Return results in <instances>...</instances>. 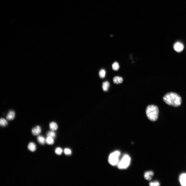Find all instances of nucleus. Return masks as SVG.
<instances>
[{"label":"nucleus","instance_id":"1","mask_svg":"<svg viewBox=\"0 0 186 186\" xmlns=\"http://www.w3.org/2000/svg\"><path fill=\"white\" fill-rule=\"evenodd\" d=\"M163 100L167 104L175 107L180 105L182 101L181 96L173 92L166 94L163 97Z\"/></svg>","mask_w":186,"mask_h":186},{"label":"nucleus","instance_id":"2","mask_svg":"<svg viewBox=\"0 0 186 186\" xmlns=\"http://www.w3.org/2000/svg\"><path fill=\"white\" fill-rule=\"evenodd\" d=\"M146 114L149 120L151 121H155L157 119L159 110L156 106L154 105H149L146 108Z\"/></svg>","mask_w":186,"mask_h":186},{"label":"nucleus","instance_id":"3","mask_svg":"<svg viewBox=\"0 0 186 186\" xmlns=\"http://www.w3.org/2000/svg\"><path fill=\"white\" fill-rule=\"evenodd\" d=\"M131 161V158L128 155H124L117 164L118 168L120 169H126L130 165Z\"/></svg>","mask_w":186,"mask_h":186},{"label":"nucleus","instance_id":"4","mask_svg":"<svg viewBox=\"0 0 186 186\" xmlns=\"http://www.w3.org/2000/svg\"><path fill=\"white\" fill-rule=\"evenodd\" d=\"M121 152L119 151H116L112 152L109 155L108 161L112 166L117 165L119 162V157L121 155Z\"/></svg>","mask_w":186,"mask_h":186},{"label":"nucleus","instance_id":"5","mask_svg":"<svg viewBox=\"0 0 186 186\" xmlns=\"http://www.w3.org/2000/svg\"><path fill=\"white\" fill-rule=\"evenodd\" d=\"M173 48L176 51L178 52H180L184 50V46L181 43L177 42L174 45Z\"/></svg>","mask_w":186,"mask_h":186},{"label":"nucleus","instance_id":"6","mask_svg":"<svg viewBox=\"0 0 186 186\" xmlns=\"http://www.w3.org/2000/svg\"><path fill=\"white\" fill-rule=\"evenodd\" d=\"M179 179L181 186H186V173H182L179 176Z\"/></svg>","mask_w":186,"mask_h":186},{"label":"nucleus","instance_id":"7","mask_svg":"<svg viewBox=\"0 0 186 186\" xmlns=\"http://www.w3.org/2000/svg\"><path fill=\"white\" fill-rule=\"evenodd\" d=\"M41 131L40 127L37 126L33 128L32 130V133L33 135L37 136L41 133Z\"/></svg>","mask_w":186,"mask_h":186},{"label":"nucleus","instance_id":"8","mask_svg":"<svg viewBox=\"0 0 186 186\" xmlns=\"http://www.w3.org/2000/svg\"><path fill=\"white\" fill-rule=\"evenodd\" d=\"M154 175V173L152 171H149L145 173L144 175V178L148 181H150L152 179Z\"/></svg>","mask_w":186,"mask_h":186},{"label":"nucleus","instance_id":"9","mask_svg":"<svg viewBox=\"0 0 186 186\" xmlns=\"http://www.w3.org/2000/svg\"><path fill=\"white\" fill-rule=\"evenodd\" d=\"M15 113L14 111H10L9 112L6 116L7 119L9 121L13 120L15 118Z\"/></svg>","mask_w":186,"mask_h":186},{"label":"nucleus","instance_id":"10","mask_svg":"<svg viewBox=\"0 0 186 186\" xmlns=\"http://www.w3.org/2000/svg\"><path fill=\"white\" fill-rule=\"evenodd\" d=\"M113 81L114 83L116 84H120L122 83L123 79L119 76H116L113 78Z\"/></svg>","mask_w":186,"mask_h":186},{"label":"nucleus","instance_id":"11","mask_svg":"<svg viewBox=\"0 0 186 186\" xmlns=\"http://www.w3.org/2000/svg\"><path fill=\"white\" fill-rule=\"evenodd\" d=\"M28 149L30 151L32 152H34L36 150V145L34 143L30 142L28 145Z\"/></svg>","mask_w":186,"mask_h":186},{"label":"nucleus","instance_id":"12","mask_svg":"<svg viewBox=\"0 0 186 186\" xmlns=\"http://www.w3.org/2000/svg\"><path fill=\"white\" fill-rule=\"evenodd\" d=\"M50 129L52 131H54L57 130L58 126L57 124L55 122H52L50 124Z\"/></svg>","mask_w":186,"mask_h":186},{"label":"nucleus","instance_id":"13","mask_svg":"<svg viewBox=\"0 0 186 186\" xmlns=\"http://www.w3.org/2000/svg\"><path fill=\"white\" fill-rule=\"evenodd\" d=\"M110 86L109 82L108 81L104 82L102 85L103 90L105 91H107Z\"/></svg>","mask_w":186,"mask_h":186},{"label":"nucleus","instance_id":"14","mask_svg":"<svg viewBox=\"0 0 186 186\" xmlns=\"http://www.w3.org/2000/svg\"><path fill=\"white\" fill-rule=\"evenodd\" d=\"M37 139L38 142L41 144L44 145L46 142V139L44 137L42 136H38L37 137Z\"/></svg>","mask_w":186,"mask_h":186},{"label":"nucleus","instance_id":"15","mask_svg":"<svg viewBox=\"0 0 186 186\" xmlns=\"http://www.w3.org/2000/svg\"><path fill=\"white\" fill-rule=\"evenodd\" d=\"M45 142L47 144L49 145H53L54 143V138L51 137H47L46 139Z\"/></svg>","mask_w":186,"mask_h":186},{"label":"nucleus","instance_id":"16","mask_svg":"<svg viewBox=\"0 0 186 186\" xmlns=\"http://www.w3.org/2000/svg\"><path fill=\"white\" fill-rule=\"evenodd\" d=\"M112 66L113 69L114 70L116 71L118 70L120 67L119 64L117 62H115L113 63L112 65Z\"/></svg>","mask_w":186,"mask_h":186},{"label":"nucleus","instance_id":"17","mask_svg":"<svg viewBox=\"0 0 186 186\" xmlns=\"http://www.w3.org/2000/svg\"><path fill=\"white\" fill-rule=\"evenodd\" d=\"M106 75V71L105 70L102 69L100 71L99 75L101 78H104L105 77Z\"/></svg>","mask_w":186,"mask_h":186},{"label":"nucleus","instance_id":"18","mask_svg":"<svg viewBox=\"0 0 186 186\" xmlns=\"http://www.w3.org/2000/svg\"><path fill=\"white\" fill-rule=\"evenodd\" d=\"M0 124L2 126H5L8 125L7 121L5 119L1 118L0 120Z\"/></svg>","mask_w":186,"mask_h":186},{"label":"nucleus","instance_id":"19","mask_svg":"<svg viewBox=\"0 0 186 186\" xmlns=\"http://www.w3.org/2000/svg\"><path fill=\"white\" fill-rule=\"evenodd\" d=\"M56 135L55 133L53 131H50L48 132L47 133V137L50 136L52 138H55Z\"/></svg>","mask_w":186,"mask_h":186},{"label":"nucleus","instance_id":"20","mask_svg":"<svg viewBox=\"0 0 186 186\" xmlns=\"http://www.w3.org/2000/svg\"><path fill=\"white\" fill-rule=\"evenodd\" d=\"M55 152L57 155H60L62 154L63 150L60 147L57 148L56 149Z\"/></svg>","mask_w":186,"mask_h":186},{"label":"nucleus","instance_id":"21","mask_svg":"<svg viewBox=\"0 0 186 186\" xmlns=\"http://www.w3.org/2000/svg\"><path fill=\"white\" fill-rule=\"evenodd\" d=\"M149 185L151 186H160V184L158 181H155L150 182Z\"/></svg>","mask_w":186,"mask_h":186},{"label":"nucleus","instance_id":"22","mask_svg":"<svg viewBox=\"0 0 186 186\" xmlns=\"http://www.w3.org/2000/svg\"><path fill=\"white\" fill-rule=\"evenodd\" d=\"M65 154L66 155H70L71 154V151L70 149L68 148H66L65 149L64 151Z\"/></svg>","mask_w":186,"mask_h":186}]
</instances>
